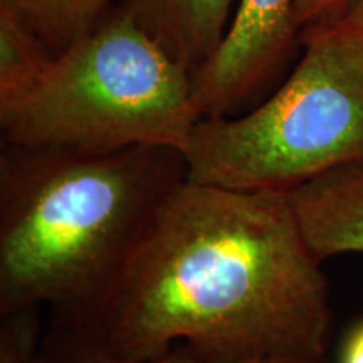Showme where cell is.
I'll return each instance as SVG.
<instances>
[{
	"label": "cell",
	"mask_w": 363,
	"mask_h": 363,
	"mask_svg": "<svg viewBox=\"0 0 363 363\" xmlns=\"http://www.w3.org/2000/svg\"><path fill=\"white\" fill-rule=\"evenodd\" d=\"M71 326L130 360L162 357L180 342L212 362L318 360L328 352L333 310L288 194L187 179L110 299Z\"/></svg>",
	"instance_id": "1"
},
{
	"label": "cell",
	"mask_w": 363,
	"mask_h": 363,
	"mask_svg": "<svg viewBox=\"0 0 363 363\" xmlns=\"http://www.w3.org/2000/svg\"><path fill=\"white\" fill-rule=\"evenodd\" d=\"M185 180L184 153L169 147L89 153L4 143L0 315L49 306L65 323L93 320Z\"/></svg>",
	"instance_id": "2"
},
{
	"label": "cell",
	"mask_w": 363,
	"mask_h": 363,
	"mask_svg": "<svg viewBox=\"0 0 363 363\" xmlns=\"http://www.w3.org/2000/svg\"><path fill=\"white\" fill-rule=\"evenodd\" d=\"M199 120L192 72L126 9L52 54L29 88L0 103L4 143L89 153L184 152Z\"/></svg>",
	"instance_id": "3"
},
{
	"label": "cell",
	"mask_w": 363,
	"mask_h": 363,
	"mask_svg": "<svg viewBox=\"0 0 363 363\" xmlns=\"http://www.w3.org/2000/svg\"><path fill=\"white\" fill-rule=\"evenodd\" d=\"M305 52L256 110L202 118L184 148L187 179L246 192L289 194L363 160V65L345 35L303 30Z\"/></svg>",
	"instance_id": "4"
},
{
	"label": "cell",
	"mask_w": 363,
	"mask_h": 363,
	"mask_svg": "<svg viewBox=\"0 0 363 363\" xmlns=\"http://www.w3.org/2000/svg\"><path fill=\"white\" fill-rule=\"evenodd\" d=\"M294 0H239L224 40L192 74L201 118L227 116L278 69L296 38Z\"/></svg>",
	"instance_id": "5"
},
{
	"label": "cell",
	"mask_w": 363,
	"mask_h": 363,
	"mask_svg": "<svg viewBox=\"0 0 363 363\" xmlns=\"http://www.w3.org/2000/svg\"><path fill=\"white\" fill-rule=\"evenodd\" d=\"M288 195L321 262L340 254H363V160L337 167Z\"/></svg>",
	"instance_id": "6"
},
{
	"label": "cell",
	"mask_w": 363,
	"mask_h": 363,
	"mask_svg": "<svg viewBox=\"0 0 363 363\" xmlns=\"http://www.w3.org/2000/svg\"><path fill=\"white\" fill-rule=\"evenodd\" d=\"M233 7L234 0H126V11L192 74L219 49Z\"/></svg>",
	"instance_id": "7"
},
{
	"label": "cell",
	"mask_w": 363,
	"mask_h": 363,
	"mask_svg": "<svg viewBox=\"0 0 363 363\" xmlns=\"http://www.w3.org/2000/svg\"><path fill=\"white\" fill-rule=\"evenodd\" d=\"M113 0H0L43 40L51 54L89 33Z\"/></svg>",
	"instance_id": "8"
},
{
	"label": "cell",
	"mask_w": 363,
	"mask_h": 363,
	"mask_svg": "<svg viewBox=\"0 0 363 363\" xmlns=\"http://www.w3.org/2000/svg\"><path fill=\"white\" fill-rule=\"evenodd\" d=\"M51 56L43 40L16 13L0 6V103L29 88Z\"/></svg>",
	"instance_id": "9"
},
{
	"label": "cell",
	"mask_w": 363,
	"mask_h": 363,
	"mask_svg": "<svg viewBox=\"0 0 363 363\" xmlns=\"http://www.w3.org/2000/svg\"><path fill=\"white\" fill-rule=\"evenodd\" d=\"M38 363H224L212 362L197 357L187 347H174L165 355L147 358V360H130L106 352L93 340L72 328L71 325L51 318V326L45 331L40 343ZM251 363H330L328 358L318 360H291V362H251Z\"/></svg>",
	"instance_id": "10"
},
{
	"label": "cell",
	"mask_w": 363,
	"mask_h": 363,
	"mask_svg": "<svg viewBox=\"0 0 363 363\" xmlns=\"http://www.w3.org/2000/svg\"><path fill=\"white\" fill-rule=\"evenodd\" d=\"M39 310L22 308L0 315V363H38L44 337Z\"/></svg>",
	"instance_id": "11"
},
{
	"label": "cell",
	"mask_w": 363,
	"mask_h": 363,
	"mask_svg": "<svg viewBox=\"0 0 363 363\" xmlns=\"http://www.w3.org/2000/svg\"><path fill=\"white\" fill-rule=\"evenodd\" d=\"M350 0H294L293 17L298 29L335 17Z\"/></svg>",
	"instance_id": "12"
},
{
	"label": "cell",
	"mask_w": 363,
	"mask_h": 363,
	"mask_svg": "<svg viewBox=\"0 0 363 363\" xmlns=\"http://www.w3.org/2000/svg\"><path fill=\"white\" fill-rule=\"evenodd\" d=\"M311 27V26H310ZM315 27L331 30L338 34H362L363 33V0H350L337 16L328 21L315 24Z\"/></svg>",
	"instance_id": "13"
},
{
	"label": "cell",
	"mask_w": 363,
	"mask_h": 363,
	"mask_svg": "<svg viewBox=\"0 0 363 363\" xmlns=\"http://www.w3.org/2000/svg\"><path fill=\"white\" fill-rule=\"evenodd\" d=\"M342 363H363V321L358 323L345 340Z\"/></svg>",
	"instance_id": "14"
},
{
	"label": "cell",
	"mask_w": 363,
	"mask_h": 363,
	"mask_svg": "<svg viewBox=\"0 0 363 363\" xmlns=\"http://www.w3.org/2000/svg\"><path fill=\"white\" fill-rule=\"evenodd\" d=\"M342 35H345V38L350 40V44L353 45V49H355L357 56L360 57V61H362V65H363V33L362 34H342Z\"/></svg>",
	"instance_id": "15"
}]
</instances>
